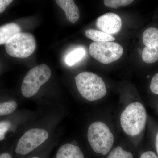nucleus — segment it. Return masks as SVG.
Here are the masks:
<instances>
[{"label": "nucleus", "mask_w": 158, "mask_h": 158, "mask_svg": "<svg viewBox=\"0 0 158 158\" xmlns=\"http://www.w3.org/2000/svg\"><path fill=\"white\" fill-rule=\"evenodd\" d=\"M11 127V123L8 121L0 122V133L4 134L9 130Z\"/></svg>", "instance_id": "nucleus-19"}, {"label": "nucleus", "mask_w": 158, "mask_h": 158, "mask_svg": "<svg viewBox=\"0 0 158 158\" xmlns=\"http://www.w3.org/2000/svg\"><path fill=\"white\" fill-rule=\"evenodd\" d=\"M57 158H85L78 146L70 144L62 145L57 153Z\"/></svg>", "instance_id": "nucleus-11"}, {"label": "nucleus", "mask_w": 158, "mask_h": 158, "mask_svg": "<svg viewBox=\"0 0 158 158\" xmlns=\"http://www.w3.org/2000/svg\"><path fill=\"white\" fill-rule=\"evenodd\" d=\"M145 47L142 52V59L148 64L158 61V29L150 27L144 31L142 35Z\"/></svg>", "instance_id": "nucleus-8"}, {"label": "nucleus", "mask_w": 158, "mask_h": 158, "mask_svg": "<svg viewBox=\"0 0 158 158\" xmlns=\"http://www.w3.org/2000/svg\"><path fill=\"white\" fill-rule=\"evenodd\" d=\"M75 80L79 93L87 100H98L106 94L105 82L96 74L83 72L75 77Z\"/></svg>", "instance_id": "nucleus-2"}, {"label": "nucleus", "mask_w": 158, "mask_h": 158, "mask_svg": "<svg viewBox=\"0 0 158 158\" xmlns=\"http://www.w3.org/2000/svg\"><path fill=\"white\" fill-rule=\"evenodd\" d=\"M97 27L105 34L113 35L121 30L122 22L118 15L112 12L106 13L99 17L96 22Z\"/></svg>", "instance_id": "nucleus-9"}, {"label": "nucleus", "mask_w": 158, "mask_h": 158, "mask_svg": "<svg viewBox=\"0 0 158 158\" xmlns=\"http://www.w3.org/2000/svg\"><path fill=\"white\" fill-rule=\"evenodd\" d=\"M156 149L157 153L158 155V132L157 134L156 138Z\"/></svg>", "instance_id": "nucleus-23"}, {"label": "nucleus", "mask_w": 158, "mask_h": 158, "mask_svg": "<svg viewBox=\"0 0 158 158\" xmlns=\"http://www.w3.org/2000/svg\"><path fill=\"white\" fill-rule=\"evenodd\" d=\"M0 158H12L11 155L8 153H3L0 154Z\"/></svg>", "instance_id": "nucleus-22"}, {"label": "nucleus", "mask_w": 158, "mask_h": 158, "mask_svg": "<svg viewBox=\"0 0 158 158\" xmlns=\"http://www.w3.org/2000/svg\"><path fill=\"white\" fill-rule=\"evenodd\" d=\"M4 138H5V135L0 133V141L4 140Z\"/></svg>", "instance_id": "nucleus-24"}, {"label": "nucleus", "mask_w": 158, "mask_h": 158, "mask_svg": "<svg viewBox=\"0 0 158 158\" xmlns=\"http://www.w3.org/2000/svg\"><path fill=\"white\" fill-rule=\"evenodd\" d=\"M17 106V103L13 100L0 103V116H6L13 113L16 110Z\"/></svg>", "instance_id": "nucleus-15"}, {"label": "nucleus", "mask_w": 158, "mask_h": 158, "mask_svg": "<svg viewBox=\"0 0 158 158\" xmlns=\"http://www.w3.org/2000/svg\"><path fill=\"white\" fill-rule=\"evenodd\" d=\"M21 31L20 26L15 23L6 24L0 27V45L6 44L11 37Z\"/></svg>", "instance_id": "nucleus-12"}, {"label": "nucleus", "mask_w": 158, "mask_h": 158, "mask_svg": "<svg viewBox=\"0 0 158 158\" xmlns=\"http://www.w3.org/2000/svg\"><path fill=\"white\" fill-rule=\"evenodd\" d=\"M88 138L94 152L106 155L112 148L114 136L104 123L96 121L90 125L88 129Z\"/></svg>", "instance_id": "nucleus-3"}, {"label": "nucleus", "mask_w": 158, "mask_h": 158, "mask_svg": "<svg viewBox=\"0 0 158 158\" xmlns=\"http://www.w3.org/2000/svg\"><path fill=\"white\" fill-rule=\"evenodd\" d=\"M36 45L35 37L32 34L20 32L6 43V50L11 57L26 58L34 52Z\"/></svg>", "instance_id": "nucleus-5"}, {"label": "nucleus", "mask_w": 158, "mask_h": 158, "mask_svg": "<svg viewBox=\"0 0 158 158\" xmlns=\"http://www.w3.org/2000/svg\"><path fill=\"white\" fill-rule=\"evenodd\" d=\"M85 51L82 48H78L67 54L65 58V62L67 65L72 66L79 62L85 56Z\"/></svg>", "instance_id": "nucleus-14"}, {"label": "nucleus", "mask_w": 158, "mask_h": 158, "mask_svg": "<svg viewBox=\"0 0 158 158\" xmlns=\"http://www.w3.org/2000/svg\"><path fill=\"white\" fill-rule=\"evenodd\" d=\"M107 158H134L132 154L117 146L111 152Z\"/></svg>", "instance_id": "nucleus-16"}, {"label": "nucleus", "mask_w": 158, "mask_h": 158, "mask_svg": "<svg viewBox=\"0 0 158 158\" xmlns=\"http://www.w3.org/2000/svg\"><path fill=\"white\" fill-rule=\"evenodd\" d=\"M150 89L152 93L158 94V73L155 75L152 79Z\"/></svg>", "instance_id": "nucleus-18"}, {"label": "nucleus", "mask_w": 158, "mask_h": 158, "mask_svg": "<svg viewBox=\"0 0 158 158\" xmlns=\"http://www.w3.org/2000/svg\"><path fill=\"white\" fill-rule=\"evenodd\" d=\"M39 158L37 157H32V158Z\"/></svg>", "instance_id": "nucleus-25"}, {"label": "nucleus", "mask_w": 158, "mask_h": 158, "mask_svg": "<svg viewBox=\"0 0 158 158\" xmlns=\"http://www.w3.org/2000/svg\"><path fill=\"white\" fill-rule=\"evenodd\" d=\"M147 114L142 104L135 102L128 105L120 116L123 130L128 135L136 136L142 132L146 125Z\"/></svg>", "instance_id": "nucleus-1"}, {"label": "nucleus", "mask_w": 158, "mask_h": 158, "mask_svg": "<svg viewBox=\"0 0 158 158\" xmlns=\"http://www.w3.org/2000/svg\"><path fill=\"white\" fill-rule=\"evenodd\" d=\"M140 158H158L155 153L153 152L148 151L143 153Z\"/></svg>", "instance_id": "nucleus-21"}, {"label": "nucleus", "mask_w": 158, "mask_h": 158, "mask_svg": "<svg viewBox=\"0 0 158 158\" xmlns=\"http://www.w3.org/2000/svg\"><path fill=\"white\" fill-rule=\"evenodd\" d=\"M133 2V0H105L104 3L109 8L117 9L118 7L128 6Z\"/></svg>", "instance_id": "nucleus-17"}, {"label": "nucleus", "mask_w": 158, "mask_h": 158, "mask_svg": "<svg viewBox=\"0 0 158 158\" xmlns=\"http://www.w3.org/2000/svg\"><path fill=\"white\" fill-rule=\"evenodd\" d=\"M90 56L104 64H109L121 58L123 49L117 43L109 42H92L89 46Z\"/></svg>", "instance_id": "nucleus-6"}, {"label": "nucleus", "mask_w": 158, "mask_h": 158, "mask_svg": "<svg viewBox=\"0 0 158 158\" xmlns=\"http://www.w3.org/2000/svg\"><path fill=\"white\" fill-rule=\"evenodd\" d=\"M56 3L65 11L66 18L69 21L75 23L80 18L78 7L73 0H56Z\"/></svg>", "instance_id": "nucleus-10"}, {"label": "nucleus", "mask_w": 158, "mask_h": 158, "mask_svg": "<svg viewBox=\"0 0 158 158\" xmlns=\"http://www.w3.org/2000/svg\"><path fill=\"white\" fill-rule=\"evenodd\" d=\"M48 132L42 129L33 128L27 131L19 139L15 148L19 154H27L42 144L48 138Z\"/></svg>", "instance_id": "nucleus-7"}, {"label": "nucleus", "mask_w": 158, "mask_h": 158, "mask_svg": "<svg viewBox=\"0 0 158 158\" xmlns=\"http://www.w3.org/2000/svg\"><path fill=\"white\" fill-rule=\"evenodd\" d=\"M85 34L86 37L94 42H109L114 41L116 39L112 35L105 34L96 29H88L85 31Z\"/></svg>", "instance_id": "nucleus-13"}, {"label": "nucleus", "mask_w": 158, "mask_h": 158, "mask_svg": "<svg viewBox=\"0 0 158 158\" xmlns=\"http://www.w3.org/2000/svg\"><path fill=\"white\" fill-rule=\"evenodd\" d=\"M51 70L46 64H42L32 68L27 73L21 86L23 95L26 98L34 96L40 88L50 78Z\"/></svg>", "instance_id": "nucleus-4"}, {"label": "nucleus", "mask_w": 158, "mask_h": 158, "mask_svg": "<svg viewBox=\"0 0 158 158\" xmlns=\"http://www.w3.org/2000/svg\"><path fill=\"white\" fill-rule=\"evenodd\" d=\"M13 2L12 0H0V13H2L6 8Z\"/></svg>", "instance_id": "nucleus-20"}]
</instances>
